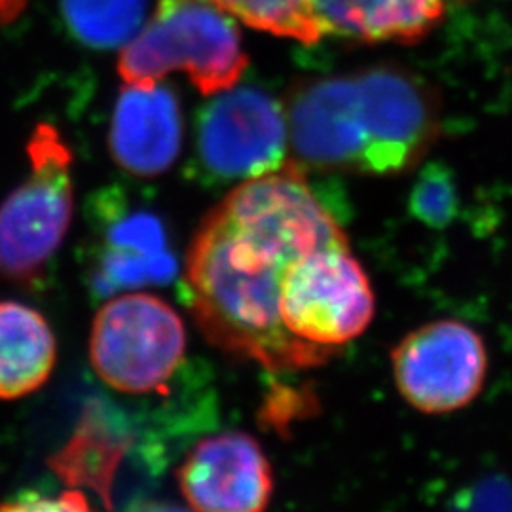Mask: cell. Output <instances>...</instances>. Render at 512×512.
Wrapping results in <instances>:
<instances>
[{
  "mask_svg": "<svg viewBox=\"0 0 512 512\" xmlns=\"http://www.w3.org/2000/svg\"><path fill=\"white\" fill-rule=\"evenodd\" d=\"M348 239L294 162L236 186L202 220L186 255L190 308L215 348L268 370H302L334 355L283 327L279 300L294 262Z\"/></svg>",
  "mask_w": 512,
  "mask_h": 512,
  "instance_id": "cell-1",
  "label": "cell"
},
{
  "mask_svg": "<svg viewBox=\"0 0 512 512\" xmlns=\"http://www.w3.org/2000/svg\"><path fill=\"white\" fill-rule=\"evenodd\" d=\"M285 114L296 158L330 171L403 173L439 135L435 93L395 67L300 82Z\"/></svg>",
  "mask_w": 512,
  "mask_h": 512,
  "instance_id": "cell-2",
  "label": "cell"
},
{
  "mask_svg": "<svg viewBox=\"0 0 512 512\" xmlns=\"http://www.w3.org/2000/svg\"><path fill=\"white\" fill-rule=\"evenodd\" d=\"M247 63L236 21L215 0H158L124 46L118 74L128 86L150 88L186 73L203 95H215L234 88Z\"/></svg>",
  "mask_w": 512,
  "mask_h": 512,
  "instance_id": "cell-3",
  "label": "cell"
},
{
  "mask_svg": "<svg viewBox=\"0 0 512 512\" xmlns=\"http://www.w3.org/2000/svg\"><path fill=\"white\" fill-rule=\"evenodd\" d=\"M29 173L0 203V275L31 281L67 238L74 217L73 150L52 124L27 143Z\"/></svg>",
  "mask_w": 512,
  "mask_h": 512,
  "instance_id": "cell-4",
  "label": "cell"
},
{
  "mask_svg": "<svg viewBox=\"0 0 512 512\" xmlns=\"http://www.w3.org/2000/svg\"><path fill=\"white\" fill-rule=\"evenodd\" d=\"M184 353L181 315L154 294L116 296L93 317L90 363L99 380L118 393L164 389L183 365Z\"/></svg>",
  "mask_w": 512,
  "mask_h": 512,
  "instance_id": "cell-5",
  "label": "cell"
},
{
  "mask_svg": "<svg viewBox=\"0 0 512 512\" xmlns=\"http://www.w3.org/2000/svg\"><path fill=\"white\" fill-rule=\"evenodd\" d=\"M279 313L294 340L330 355L365 332L374 317V293L348 239L294 262L281 289Z\"/></svg>",
  "mask_w": 512,
  "mask_h": 512,
  "instance_id": "cell-6",
  "label": "cell"
},
{
  "mask_svg": "<svg viewBox=\"0 0 512 512\" xmlns=\"http://www.w3.org/2000/svg\"><path fill=\"white\" fill-rule=\"evenodd\" d=\"M404 401L425 414H448L473 403L488 372L482 336L452 319L406 334L391 353Z\"/></svg>",
  "mask_w": 512,
  "mask_h": 512,
  "instance_id": "cell-7",
  "label": "cell"
},
{
  "mask_svg": "<svg viewBox=\"0 0 512 512\" xmlns=\"http://www.w3.org/2000/svg\"><path fill=\"white\" fill-rule=\"evenodd\" d=\"M287 114L270 93L230 88L215 93L198 120V156L217 179L247 181L287 162Z\"/></svg>",
  "mask_w": 512,
  "mask_h": 512,
  "instance_id": "cell-8",
  "label": "cell"
},
{
  "mask_svg": "<svg viewBox=\"0 0 512 512\" xmlns=\"http://www.w3.org/2000/svg\"><path fill=\"white\" fill-rule=\"evenodd\" d=\"M177 482L194 511H264L274 494L272 465L245 433L200 440L177 469Z\"/></svg>",
  "mask_w": 512,
  "mask_h": 512,
  "instance_id": "cell-9",
  "label": "cell"
},
{
  "mask_svg": "<svg viewBox=\"0 0 512 512\" xmlns=\"http://www.w3.org/2000/svg\"><path fill=\"white\" fill-rule=\"evenodd\" d=\"M183 147V112L177 95L162 86H124L112 110L109 152L126 173L164 175Z\"/></svg>",
  "mask_w": 512,
  "mask_h": 512,
  "instance_id": "cell-10",
  "label": "cell"
},
{
  "mask_svg": "<svg viewBox=\"0 0 512 512\" xmlns=\"http://www.w3.org/2000/svg\"><path fill=\"white\" fill-rule=\"evenodd\" d=\"M323 35L363 44H412L437 29L463 0H310Z\"/></svg>",
  "mask_w": 512,
  "mask_h": 512,
  "instance_id": "cell-11",
  "label": "cell"
},
{
  "mask_svg": "<svg viewBox=\"0 0 512 512\" xmlns=\"http://www.w3.org/2000/svg\"><path fill=\"white\" fill-rule=\"evenodd\" d=\"M57 365V340L40 311L0 302V401H16L46 384Z\"/></svg>",
  "mask_w": 512,
  "mask_h": 512,
  "instance_id": "cell-12",
  "label": "cell"
},
{
  "mask_svg": "<svg viewBox=\"0 0 512 512\" xmlns=\"http://www.w3.org/2000/svg\"><path fill=\"white\" fill-rule=\"evenodd\" d=\"M109 253L103 262V277L116 287H139L169 281L177 262L165 249L162 224L139 213L122 220L109 232Z\"/></svg>",
  "mask_w": 512,
  "mask_h": 512,
  "instance_id": "cell-13",
  "label": "cell"
},
{
  "mask_svg": "<svg viewBox=\"0 0 512 512\" xmlns=\"http://www.w3.org/2000/svg\"><path fill=\"white\" fill-rule=\"evenodd\" d=\"M124 450L126 446L110 431L97 408H88L73 439L50 458V467L69 486L95 490L110 507V488Z\"/></svg>",
  "mask_w": 512,
  "mask_h": 512,
  "instance_id": "cell-14",
  "label": "cell"
},
{
  "mask_svg": "<svg viewBox=\"0 0 512 512\" xmlns=\"http://www.w3.org/2000/svg\"><path fill=\"white\" fill-rule=\"evenodd\" d=\"M73 37L95 50L126 46L143 27L147 0H61Z\"/></svg>",
  "mask_w": 512,
  "mask_h": 512,
  "instance_id": "cell-15",
  "label": "cell"
},
{
  "mask_svg": "<svg viewBox=\"0 0 512 512\" xmlns=\"http://www.w3.org/2000/svg\"><path fill=\"white\" fill-rule=\"evenodd\" d=\"M222 10L247 27L275 37L315 44L323 37L310 0H215Z\"/></svg>",
  "mask_w": 512,
  "mask_h": 512,
  "instance_id": "cell-16",
  "label": "cell"
},
{
  "mask_svg": "<svg viewBox=\"0 0 512 512\" xmlns=\"http://www.w3.org/2000/svg\"><path fill=\"white\" fill-rule=\"evenodd\" d=\"M410 215L427 228H448L459 209V192L456 177L448 165L427 164L410 190L408 202Z\"/></svg>",
  "mask_w": 512,
  "mask_h": 512,
  "instance_id": "cell-17",
  "label": "cell"
},
{
  "mask_svg": "<svg viewBox=\"0 0 512 512\" xmlns=\"http://www.w3.org/2000/svg\"><path fill=\"white\" fill-rule=\"evenodd\" d=\"M458 505L463 509H512V484L501 476L480 480L458 495Z\"/></svg>",
  "mask_w": 512,
  "mask_h": 512,
  "instance_id": "cell-18",
  "label": "cell"
},
{
  "mask_svg": "<svg viewBox=\"0 0 512 512\" xmlns=\"http://www.w3.org/2000/svg\"><path fill=\"white\" fill-rule=\"evenodd\" d=\"M29 0H0V27L14 23L25 12Z\"/></svg>",
  "mask_w": 512,
  "mask_h": 512,
  "instance_id": "cell-19",
  "label": "cell"
}]
</instances>
